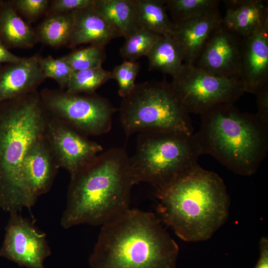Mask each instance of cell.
I'll use <instances>...</instances> for the list:
<instances>
[{
	"label": "cell",
	"mask_w": 268,
	"mask_h": 268,
	"mask_svg": "<svg viewBox=\"0 0 268 268\" xmlns=\"http://www.w3.org/2000/svg\"><path fill=\"white\" fill-rule=\"evenodd\" d=\"M161 220L181 239H209L226 221L230 199L223 180L198 164L156 191Z\"/></svg>",
	"instance_id": "cell-1"
},
{
	"label": "cell",
	"mask_w": 268,
	"mask_h": 268,
	"mask_svg": "<svg viewBox=\"0 0 268 268\" xmlns=\"http://www.w3.org/2000/svg\"><path fill=\"white\" fill-rule=\"evenodd\" d=\"M64 57L75 71L102 67L106 55L104 47L90 45L74 51Z\"/></svg>",
	"instance_id": "cell-27"
},
{
	"label": "cell",
	"mask_w": 268,
	"mask_h": 268,
	"mask_svg": "<svg viewBox=\"0 0 268 268\" xmlns=\"http://www.w3.org/2000/svg\"><path fill=\"white\" fill-rule=\"evenodd\" d=\"M161 36L146 29L139 28L125 39L120 50V55L126 61L135 62L142 56H146Z\"/></svg>",
	"instance_id": "cell-26"
},
{
	"label": "cell",
	"mask_w": 268,
	"mask_h": 268,
	"mask_svg": "<svg viewBox=\"0 0 268 268\" xmlns=\"http://www.w3.org/2000/svg\"><path fill=\"white\" fill-rule=\"evenodd\" d=\"M76 11L51 14L39 26L36 34L38 39L52 47L67 44L73 30Z\"/></svg>",
	"instance_id": "cell-23"
},
{
	"label": "cell",
	"mask_w": 268,
	"mask_h": 268,
	"mask_svg": "<svg viewBox=\"0 0 268 268\" xmlns=\"http://www.w3.org/2000/svg\"><path fill=\"white\" fill-rule=\"evenodd\" d=\"M150 70H156L175 76L184 63L185 53L174 37L161 36L146 56Z\"/></svg>",
	"instance_id": "cell-21"
},
{
	"label": "cell",
	"mask_w": 268,
	"mask_h": 268,
	"mask_svg": "<svg viewBox=\"0 0 268 268\" xmlns=\"http://www.w3.org/2000/svg\"><path fill=\"white\" fill-rule=\"evenodd\" d=\"M5 231L0 257L20 267L44 268V261L51 254L45 233L18 212L10 213Z\"/></svg>",
	"instance_id": "cell-10"
},
{
	"label": "cell",
	"mask_w": 268,
	"mask_h": 268,
	"mask_svg": "<svg viewBox=\"0 0 268 268\" xmlns=\"http://www.w3.org/2000/svg\"><path fill=\"white\" fill-rule=\"evenodd\" d=\"M240 80L245 93L255 94L268 83V19L243 38Z\"/></svg>",
	"instance_id": "cell-13"
},
{
	"label": "cell",
	"mask_w": 268,
	"mask_h": 268,
	"mask_svg": "<svg viewBox=\"0 0 268 268\" xmlns=\"http://www.w3.org/2000/svg\"><path fill=\"white\" fill-rule=\"evenodd\" d=\"M59 168L44 134L31 146L23 161L24 180L33 205L50 190Z\"/></svg>",
	"instance_id": "cell-14"
},
{
	"label": "cell",
	"mask_w": 268,
	"mask_h": 268,
	"mask_svg": "<svg viewBox=\"0 0 268 268\" xmlns=\"http://www.w3.org/2000/svg\"><path fill=\"white\" fill-rule=\"evenodd\" d=\"M170 84L189 114L201 115L219 104H234L245 93L240 79L214 75L184 64Z\"/></svg>",
	"instance_id": "cell-9"
},
{
	"label": "cell",
	"mask_w": 268,
	"mask_h": 268,
	"mask_svg": "<svg viewBox=\"0 0 268 268\" xmlns=\"http://www.w3.org/2000/svg\"><path fill=\"white\" fill-rule=\"evenodd\" d=\"M219 8L175 25L174 37L183 47L184 64L192 65L213 29L222 21Z\"/></svg>",
	"instance_id": "cell-18"
},
{
	"label": "cell",
	"mask_w": 268,
	"mask_h": 268,
	"mask_svg": "<svg viewBox=\"0 0 268 268\" xmlns=\"http://www.w3.org/2000/svg\"><path fill=\"white\" fill-rule=\"evenodd\" d=\"M260 257L254 268H268V238L262 237L259 243Z\"/></svg>",
	"instance_id": "cell-33"
},
{
	"label": "cell",
	"mask_w": 268,
	"mask_h": 268,
	"mask_svg": "<svg viewBox=\"0 0 268 268\" xmlns=\"http://www.w3.org/2000/svg\"><path fill=\"white\" fill-rule=\"evenodd\" d=\"M112 79L111 71L102 67L73 72L65 90L73 94H94L100 86Z\"/></svg>",
	"instance_id": "cell-25"
},
{
	"label": "cell",
	"mask_w": 268,
	"mask_h": 268,
	"mask_svg": "<svg viewBox=\"0 0 268 268\" xmlns=\"http://www.w3.org/2000/svg\"><path fill=\"white\" fill-rule=\"evenodd\" d=\"M1 0H0V4H1Z\"/></svg>",
	"instance_id": "cell-35"
},
{
	"label": "cell",
	"mask_w": 268,
	"mask_h": 268,
	"mask_svg": "<svg viewBox=\"0 0 268 268\" xmlns=\"http://www.w3.org/2000/svg\"><path fill=\"white\" fill-rule=\"evenodd\" d=\"M95 0H54L50 9V14L76 11L93 5Z\"/></svg>",
	"instance_id": "cell-31"
},
{
	"label": "cell",
	"mask_w": 268,
	"mask_h": 268,
	"mask_svg": "<svg viewBox=\"0 0 268 268\" xmlns=\"http://www.w3.org/2000/svg\"><path fill=\"white\" fill-rule=\"evenodd\" d=\"M139 28L173 37L176 26L167 13L164 0H136Z\"/></svg>",
	"instance_id": "cell-22"
},
{
	"label": "cell",
	"mask_w": 268,
	"mask_h": 268,
	"mask_svg": "<svg viewBox=\"0 0 268 268\" xmlns=\"http://www.w3.org/2000/svg\"><path fill=\"white\" fill-rule=\"evenodd\" d=\"M258 112L257 117L268 126V83L261 88L256 93Z\"/></svg>",
	"instance_id": "cell-32"
},
{
	"label": "cell",
	"mask_w": 268,
	"mask_h": 268,
	"mask_svg": "<svg viewBox=\"0 0 268 268\" xmlns=\"http://www.w3.org/2000/svg\"><path fill=\"white\" fill-rule=\"evenodd\" d=\"M94 6L125 39L139 28L136 0H95Z\"/></svg>",
	"instance_id": "cell-20"
},
{
	"label": "cell",
	"mask_w": 268,
	"mask_h": 268,
	"mask_svg": "<svg viewBox=\"0 0 268 268\" xmlns=\"http://www.w3.org/2000/svg\"><path fill=\"white\" fill-rule=\"evenodd\" d=\"M200 116V129L194 135L201 154L238 175L255 174L268 153V126L233 104L216 105Z\"/></svg>",
	"instance_id": "cell-5"
},
{
	"label": "cell",
	"mask_w": 268,
	"mask_h": 268,
	"mask_svg": "<svg viewBox=\"0 0 268 268\" xmlns=\"http://www.w3.org/2000/svg\"><path fill=\"white\" fill-rule=\"evenodd\" d=\"M171 20L177 25L218 8V0H164Z\"/></svg>",
	"instance_id": "cell-24"
},
{
	"label": "cell",
	"mask_w": 268,
	"mask_h": 268,
	"mask_svg": "<svg viewBox=\"0 0 268 268\" xmlns=\"http://www.w3.org/2000/svg\"><path fill=\"white\" fill-rule=\"evenodd\" d=\"M47 116L38 90L0 102V207L9 213L34 205L24 180L23 161L44 134Z\"/></svg>",
	"instance_id": "cell-4"
},
{
	"label": "cell",
	"mask_w": 268,
	"mask_h": 268,
	"mask_svg": "<svg viewBox=\"0 0 268 268\" xmlns=\"http://www.w3.org/2000/svg\"><path fill=\"white\" fill-rule=\"evenodd\" d=\"M177 244L154 213L130 208L102 226L91 268H175Z\"/></svg>",
	"instance_id": "cell-3"
},
{
	"label": "cell",
	"mask_w": 268,
	"mask_h": 268,
	"mask_svg": "<svg viewBox=\"0 0 268 268\" xmlns=\"http://www.w3.org/2000/svg\"><path fill=\"white\" fill-rule=\"evenodd\" d=\"M45 137L59 168L74 175L103 151L102 146L88 139L48 113Z\"/></svg>",
	"instance_id": "cell-11"
},
{
	"label": "cell",
	"mask_w": 268,
	"mask_h": 268,
	"mask_svg": "<svg viewBox=\"0 0 268 268\" xmlns=\"http://www.w3.org/2000/svg\"><path fill=\"white\" fill-rule=\"evenodd\" d=\"M0 39L8 48H31L38 41L33 29L18 14L12 1L0 6Z\"/></svg>",
	"instance_id": "cell-19"
},
{
	"label": "cell",
	"mask_w": 268,
	"mask_h": 268,
	"mask_svg": "<svg viewBox=\"0 0 268 268\" xmlns=\"http://www.w3.org/2000/svg\"><path fill=\"white\" fill-rule=\"evenodd\" d=\"M39 94L50 116L85 136L100 135L111 129L117 109L105 98L94 93H70L62 89L44 88Z\"/></svg>",
	"instance_id": "cell-8"
},
{
	"label": "cell",
	"mask_w": 268,
	"mask_h": 268,
	"mask_svg": "<svg viewBox=\"0 0 268 268\" xmlns=\"http://www.w3.org/2000/svg\"><path fill=\"white\" fill-rule=\"evenodd\" d=\"M139 69L138 63L125 60L121 64L115 66L111 71L112 79L117 82L118 93L122 98L129 95L134 88Z\"/></svg>",
	"instance_id": "cell-29"
},
{
	"label": "cell",
	"mask_w": 268,
	"mask_h": 268,
	"mask_svg": "<svg viewBox=\"0 0 268 268\" xmlns=\"http://www.w3.org/2000/svg\"><path fill=\"white\" fill-rule=\"evenodd\" d=\"M16 11L25 17L33 20L42 14L47 8L48 0H16L12 1Z\"/></svg>",
	"instance_id": "cell-30"
},
{
	"label": "cell",
	"mask_w": 268,
	"mask_h": 268,
	"mask_svg": "<svg viewBox=\"0 0 268 268\" xmlns=\"http://www.w3.org/2000/svg\"><path fill=\"white\" fill-rule=\"evenodd\" d=\"M122 37L119 31L94 7H90L75 12L74 24L67 43L69 48L89 43L102 47L113 39Z\"/></svg>",
	"instance_id": "cell-16"
},
{
	"label": "cell",
	"mask_w": 268,
	"mask_h": 268,
	"mask_svg": "<svg viewBox=\"0 0 268 268\" xmlns=\"http://www.w3.org/2000/svg\"><path fill=\"white\" fill-rule=\"evenodd\" d=\"M21 58L10 52L0 39V65L17 62Z\"/></svg>",
	"instance_id": "cell-34"
},
{
	"label": "cell",
	"mask_w": 268,
	"mask_h": 268,
	"mask_svg": "<svg viewBox=\"0 0 268 268\" xmlns=\"http://www.w3.org/2000/svg\"><path fill=\"white\" fill-rule=\"evenodd\" d=\"M225 14L222 23L228 29L245 37L254 33L268 19V1L224 0Z\"/></svg>",
	"instance_id": "cell-17"
},
{
	"label": "cell",
	"mask_w": 268,
	"mask_h": 268,
	"mask_svg": "<svg viewBox=\"0 0 268 268\" xmlns=\"http://www.w3.org/2000/svg\"><path fill=\"white\" fill-rule=\"evenodd\" d=\"M201 154L194 134L140 133L135 152L130 157L133 184L146 182L156 191L162 190L198 164Z\"/></svg>",
	"instance_id": "cell-6"
},
{
	"label": "cell",
	"mask_w": 268,
	"mask_h": 268,
	"mask_svg": "<svg viewBox=\"0 0 268 268\" xmlns=\"http://www.w3.org/2000/svg\"><path fill=\"white\" fill-rule=\"evenodd\" d=\"M120 121L125 134L178 132L193 134L189 114L165 79L135 84L123 98Z\"/></svg>",
	"instance_id": "cell-7"
},
{
	"label": "cell",
	"mask_w": 268,
	"mask_h": 268,
	"mask_svg": "<svg viewBox=\"0 0 268 268\" xmlns=\"http://www.w3.org/2000/svg\"><path fill=\"white\" fill-rule=\"evenodd\" d=\"M133 185L126 151L117 147L102 151L70 176L62 226H102L112 220L130 208Z\"/></svg>",
	"instance_id": "cell-2"
},
{
	"label": "cell",
	"mask_w": 268,
	"mask_h": 268,
	"mask_svg": "<svg viewBox=\"0 0 268 268\" xmlns=\"http://www.w3.org/2000/svg\"><path fill=\"white\" fill-rule=\"evenodd\" d=\"M40 57L35 55L0 65V102L37 90L46 78L40 66Z\"/></svg>",
	"instance_id": "cell-15"
},
{
	"label": "cell",
	"mask_w": 268,
	"mask_h": 268,
	"mask_svg": "<svg viewBox=\"0 0 268 268\" xmlns=\"http://www.w3.org/2000/svg\"><path fill=\"white\" fill-rule=\"evenodd\" d=\"M39 64L46 78L54 79L61 89H66L74 71L64 56L57 59L51 56L40 57Z\"/></svg>",
	"instance_id": "cell-28"
},
{
	"label": "cell",
	"mask_w": 268,
	"mask_h": 268,
	"mask_svg": "<svg viewBox=\"0 0 268 268\" xmlns=\"http://www.w3.org/2000/svg\"><path fill=\"white\" fill-rule=\"evenodd\" d=\"M243 37L222 21L213 29L192 66L211 74L240 79Z\"/></svg>",
	"instance_id": "cell-12"
}]
</instances>
